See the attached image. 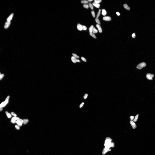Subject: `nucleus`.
<instances>
[{
    "label": "nucleus",
    "mask_w": 155,
    "mask_h": 155,
    "mask_svg": "<svg viewBox=\"0 0 155 155\" xmlns=\"http://www.w3.org/2000/svg\"><path fill=\"white\" fill-rule=\"evenodd\" d=\"M26 54H18L13 58L10 66L11 70L14 72L18 71L26 61Z\"/></svg>",
    "instance_id": "obj_1"
},
{
    "label": "nucleus",
    "mask_w": 155,
    "mask_h": 155,
    "mask_svg": "<svg viewBox=\"0 0 155 155\" xmlns=\"http://www.w3.org/2000/svg\"><path fill=\"white\" fill-rule=\"evenodd\" d=\"M34 37L33 34L30 33L25 38L17 48L18 54H26V52L28 50L32 44Z\"/></svg>",
    "instance_id": "obj_2"
}]
</instances>
